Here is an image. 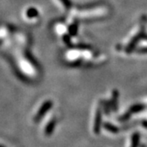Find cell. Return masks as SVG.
Here are the masks:
<instances>
[{
	"instance_id": "4",
	"label": "cell",
	"mask_w": 147,
	"mask_h": 147,
	"mask_svg": "<svg viewBox=\"0 0 147 147\" xmlns=\"http://www.w3.org/2000/svg\"><path fill=\"white\" fill-rule=\"evenodd\" d=\"M69 30H70V33H71L72 34H76V31H77V26H71Z\"/></svg>"
},
{
	"instance_id": "1",
	"label": "cell",
	"mask_w": 147,
	"mask_h": 147,
	"mask_svg": "<svg viewBox=\"0 0 147 147\" xmlns=\"http://www.w3.org/2000/svg\"><path fill=\"white\" fill-rule=\"evenodd\" d=\"M51 105H52V102L51 101H47L46 103H44L42 106L40 108V110H38V115H36V119H40V117H42L45 113H46V111H47L48 109H50V107H51Z\"/></svg>"
},
{
	"instance_id": "3",
	"label": "cell",
	"mask_w": 147,
	"mask_h": 147,
	"mask_svg": "<svg viewBox=\"0 0 147 147\" xmlns=\"http://www.w3.org/2000/svg\"><path fill=\"white\" fill-rule=\"evenodd\" d=\"M62 2V3L64 4V6L66 7V8H69V6H70V2L69 0H61Z\"/></svg>"
},
{
	"instance_id": "2",
	"label": "cell",
	"mask_w": 147,
	"mask_h": 147,
	"mask_svg": "<svg viewBox=\"0 0 147 147\" xmlns=\"http://www.w3.org/2000/svg\"><path fill=\"white\" fill-rule=\"evenodd\" d=\"M26 16L29 18H34V17L38 16V11L35 8H33V7L29 8L26 11Z\"/></svg>"
}]
</instances>
